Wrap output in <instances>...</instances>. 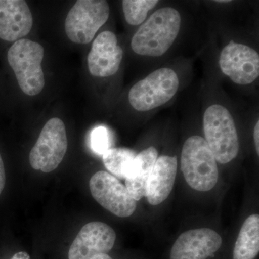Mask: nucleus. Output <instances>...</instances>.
Segmentation results:
<instances>
[{"mask_svg":"<svg viewBox=\"0 0 259 259\" xmlns=\"http://www.w3.org/2000/svg\"><path fill=\"white\" fill-rule=\"evenodd\" d=\"M182 15L172 7L156 10L146 19L131 40L135 54L159 57L166 54L176 41L182 29Z\"/></svg>","mask_w":259,"mask_h":259,"instance_id":"1","label":"nucleus"},{"mask_svg":"<svg viewBox=\"0 0 259 259\" xmlns=\"http://www.w3.org/2000/svg\"><path fill=\"white\" fill-rule=\"evenodd\" d=\"M204 140L216 161L226 164L239 153V139L231 112L220 104L209 105L203 115Z\"/></svg>","mask_w":259,"mask_h":259,"instance_id":"2","label":"nucleus"},{"mask_svg":"<svg viewBox=\"0 0 259 259\" xmlns=\"http://www.w3.org/2000/svg\"><path fill=\"white\" fill-rule=\"evenodd\" d=\"M181 169L194 190L208 192L217 185V161L204 138L192 136L186 140L181 153Z\"/></svg>","mask_w":259,"mask_h":259,"instance_id":"3","label":"nucleus"},{"mask_svg":"<svg viewBox=\"0 0 259 259\" xmlns=\"http://www.w3.org/2000/svg\"><path fill=\"white\" fill-rule=\"evenodd\" d=\"M180 79L175 70L168 67L153 71L130 90V105L138 112H150L166 105L177 95Z\"/></svg>","mask_w":259,"mask_h":259,"instance_id":"4","label":"nucleus"},{"mask_svg":"<svg viewBox=\"0 0 259 259\" xmlns=\"http://www.w3.org/2000/svg\"><path fill=\"white\" fill-rule=\"evenodd\" d=\"M44 56V47L26 38L17 40L8 51V63L22 91L28 96L38 95L45 86L41 66Z\"/></svg>","mask_w":259,"mask_h":259,"instance_id":"5","label":"nucleus"},{"mask_svg":"<svg viewBox=\"0 0 259 259\" xmlns=\"http://www.w3.org/2000/svg\"><path fill=\"white\" fill-rule=\"evenodd\" d=\"M110 12L105 0H78L65 20L66 35L75 44H89L106 23Z\"/></svg>","mask_w":259,"mask_h":259,"instance_id":"6","label":"nucleus"},{"mask_svg":"<svg viewBox=\"0 0 259 259\" xmlns=\"http://www.w3.org/2000/svg\"><path fill=\"white\" fill-rule=\"evenodd\" d=\"M68 148L65 124L53 117L42 127L30 153V166L44 173L54 171L64 159Z\"/></svg>","mask_w":259,"mask_h":259,"instance_id":"7","label":"nucleus"},{"mask_svg":"<svg viewBox=\"0 0 259 259\" xmlns=\"http://www.w3.org/2000/svg\"><path fill=\"white\" fill-rule=\"evenodd\" d=\"M90 189L93 198L117 217H130L136 211L137 202L125 186L108 172L95 173L90 179Z\"/></svg>","mask_w":259,"mask_h":259,"instance_id":"8","label":"nucleus"},{"mask_svg":"<svg viewBox=\"0 0 259 259\" xmlns=\"http://www.w3.org/2000/svg\"><path fill=\"white\" fill-rule=\"evenodd\" d=\"M219 66L233 82L248 85L259 76L258 51L246 44L231 40L221 51Z\"/></svg>","mask_w":259,"mask_h":259,"instance_id":"9","label":"nucleus"},{"mask_svg":"<svg viewBox=\"0 0 259 259\" xmlns=\"http://www.w3.org/2000/svg\"><path fill=\"white\" fill-rule=\"evenodd\" d=\"M115 231L106 223L91 222L82 227L69 248V259H91L113 248Z\"/></svg>","mask_w":259,"mask_h":259,"instance_id":"10","label":"nucleus"},{"mask_svg":"<svg viewBox=\"0 0 259 259\" xmlns=\"http://www.w3.org/2000/svg\"><path fill=\"white\" fill-rule=\"evenodd\" d=\"M221 236L210 228L190 230L182 233L172 246L170 259H207L222 246Z\"/></svg>","mask_w":259,"mask_h":259,"instance_id":"11","label":"nucleus"},{"mask_svg":"<svg viewBox=\"0 0 259 259\" xmlns=\"http://www.w3.org/2000/svg\"><path fill=\"white\" fill-rule=\"evenodd\" d=\"M122 58L123 50L119 45L115 34L109 30L102 32L94 40L89 53V71L96 77L113 76L120 69Z\"/></svg>","mask_w":259,"mask_h":259,"instance_id":"12","label":"nucleus"},{"mask_svg":"<svg viewBox=\"0 0 259 259\" xmlns=\"http://www.w3.org/2000/svg\"><path fill=\"white\" fill-rule=\"evenodd\" d=\"M33 19L26 2L0 0V38L17 41L31 30Z\"/></svg>","mask_w":259,"mask_h":259,"instance_id":"13","label":"nucleus"},{"mask_svg":"<svg viewBox=\"0 0 259 259\" xmlns=\"http://www.w3.org/2000/svg\"><path fill=\"white\" fill-rule=\"evenodd\" d=\"M177 158L161 156L158 157L148 178L146 196L151 205L164 202L171 194L176 180Z\"/></svg>","mask_w":259,"mask_h":259,"instance_id":"14","label":"nucleus"},{"mask_svg":"<svg viewBox=\"0 0 259 259\" xmlns=\"http://www.w3.org/2000/svg\"><path fill=\"white\" fill-rule=\"evenodd\" d=\"M157 149L148 147L136 154L126 172L125 187L131 197L137 202L146 196L148 178L157 160Z\"/></svg>","mask_w":259,"mask_h":259,"instance_id":"15","label":"nucleus"},{"mask_svg":"<svg viewBox=\"0 0 259 259\" xmlns=\"http://www.w3.org/2000/svg\"><path fill=\"white\" fill-rule=\"evenodd\" d=\"M259 252V215L247 218L239 232L234 249L233 259H254Z\"/></svg>","mask_w":259,"mask_h":259,"instance_id":"16","label":"nucleus"},{"mask_svg":"<svg viewBox=\"0 0 259 259\" xmlns=\"http://www.w3.org/2000/svg\"><path fill=\"white\" fill-rule=\"evenodd\" d=\"M136 153L124 148H110L102 155V161L107 170L119 179H125Z\"/></svg>","mask_w":259,"mask_h":259,"instance_id":"17","label":"nucleus"},{"mask_svg":"<svg viewBox=\"0 0 259 259\" xmlns=\"http://www.w3.org/2000/svg\"><path fill=\"white\" fill-rule=\"evenodd\" d=\"M158 3V0H124L122 10L126 22L133 26L142 25L149 12L154 9Z\"/></svg>","mask_w":259,"mask_h":259,"instance_id":"18","label":"nucleus"},{"mask_svg":"<svg viewBox=\"0 0 259 259\" xmlns=\"http://www.w3.org/2000/svg\"><path fill=\"white\" fill-rule=\"evenodd\" d=\"M91 146L93 151L99 155H103L110 148V136L106 127L100 126L93 130Z\"/></svg>","mask_w":259,"mask_h":259,"instance_id":"19","label":"nucleus"},{"mask_svg":"<svg viewBox=\"0 0 259 259\" xmlns=\"http://www.w3.org/2000/svg\"><path fill=\"white\" fill-rule=\"evenodd\" d=\"M5 182H6V175H5L4 163L0 154V195L4 190Z\"/></svg>","mask_w":259,"mask_h":259,"instance_id":"20","label":"nucleus"},{"mask_svg":"<svg viewBox=\"0 0 259 259\" xmlns=\"http://www.w3.org/2000/svg\"><path fill=\"white\" fill-rule=\"evenodd\" d=\"M253 140H254V144L255 148V151H256L257 155H259V121L257 120L256 123L254 126V130H253Z\"/></svg>","mask_w":259,"mask_h":259,"instance_id":"21","label":"nucleus"},{"mask_svg":"<svg viewBox=\"0 0 259 259\" xmlns=\"http://www.w3.org/2000/svg\"><path fill=\"white\" fill-rule=\"evenodd\" d=\"M11 259H30V255H28V253L24 251L18 252V253H15Z\"/></svg>","mask_w":259,"mask_h":259,"instance_id":"22","label":"nucleus"},{"mask_svg":"<svg viewBox=\"0 0 259 259\" xmlns=\"http://www.w3.org/2000/svg\"><path fill=\"white\" fill-rule=\"evenodd\" d=\"M91 259H112L110 255H107V253H102V254H99L93 257Z\"/></svg>","mask_w":259,"mask_h":259,"instance_id":"23","label":"nucleus"}]
</instances>
